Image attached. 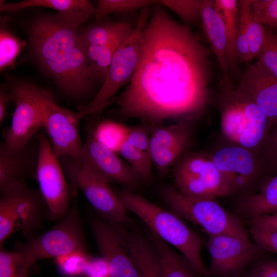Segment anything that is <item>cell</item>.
Returning <instances> with one entry per match:
<instances>
[{"instance_id":"43","label":"cell","mask_w":277,"mask_h":277,"mask_svg":"<svg viewBox=\"0 0 277 277\" xmlns=\"http://www.w3.org/2000/svg\"><path fill=\"white\" fill-rule=\"evenodd\" d=\"M241 277H277V259L256 261L248 267Z\"/></svg>"},{"instance_id":"14","label":"cell","mask_w":277,"mask_h":277,"mask_svg":"<svg viewBox=\"0 0 277 277\" xmlns=\"http://www.w3.org/2000/svg\"><path fill=\"white\" fill-rule=\"evenodd\" d=\"M80 25L60 13L36 18L31 27L30 44L41 65L61 51L86 43Z\"/></svg>"},{"instance_id":"1","label":"cell","mask_w":277,"mask_h":277,"mask_svg":"<svg viewBox=\"0 0 277 277\" xmlns=\"http://www.w3.org/2000/svg\"><path fill=\"white\" fill-rule=\"evenodd\" d=\"M154 6L142 31L136 70L118 100L119 111L151 124L187 121L209 102L210 52L187 25Z\"/></svg>"},{"instance_id":"13","label":"cell","mask_w":277,"mask_h":277,"mask_svg":"<svg viewBox=\"0 0 277 277\" xmlns=\"http://www.w3.org/2000/svg\"><path fill=\"white\" fill-rule=\"evenodd\" d=\"M205 245L210 256V277H241L262 250L248 235H210Z\"/></svg>"},{"instance_id":"8","label":"cell","mask_w":277,"mask_h":277,"mask_svg":"<svg viewBox=\"0 0 277 277\" xmlns=\"http://www.w3.org/2000/svg\"><path fill=\"white\" fill-rule=\"evenodd\" d=\"M32 264L74 251L88 252L82 222L75 202L66 216L47 231L19 246Z\"/></svg>"},{"instance_id":"23","label":"cell","mask_w":277,"mask_h":277,"mask_svg":"<svg viewBox=\"0 0 277 277\" xmlns=\"http://www.w3.org/2000/svg\"><path fill=\"white\" fill-rule=\"evenodd\" d=\"M138 268L140 277H163L159 254L149 238L125 227L115 225Z\"/></svg>"},{"instance_id":"24","label":"cell","mask_w":277,"mask_h":277,"mask_svg":"<svg viewBox=\"0 0 277 277\" xmlns=\"http://www.w3.org/2000/svg\"><path fill=\"white\" fill-rule=\"evenodd\" d=\"M1 1V12H15L20 9L42 7L55 9L59 13L80 25L94 15L96 7L86 0H25L14 3Z\"/></svg>"},{"instance_id":"10","label":"cell","mask_w":277,"mask_h":277,"mask_svg":"<svg viewBox=\"0 0 277 277\" xmlns=\"http://www.w3.org/2000/svg\"><path fill=\"white\" fill-rule=\"evenodd\" d=\"M150 12L149 7L141 9L133 32L115 52L102 86L92 101L83 107L82 111L96 112L103 108L109 104L111 97L131 80L139 60L142 31Z\"/></svg>"},{"instance_id":"7","label":"cell","mask_w":277,"mask_h":277,"mask_svg":"<svg viewBox=\"0 0 277 277\" xmlns=\"http://www.w3.org/2000/svg\"><path fill=\"white\" fill-rule=\"evenodd\" d=\"M58 158L66 177L81 190L100 217L123 227L132 223L127 209L107 182L73 157L63 155Z\"/></svg>"},{"instance_id":"38","label":"cell","mask_w":277,"mask_h":277,"mask_svg":"<svg viewBox=\"0 0 277 277\" xmlns=\"http://www.w3.org/2000/svg\"><path fill=\"white\" fill-rule=\"evenodd\" d=\"M26 259L25 252L19 247L9 251L0 247V277H15Z\"/></svg>"},{"instance_id":"45","label":"cell","mask_w":277,"mask_h":277,"mask_svg":"<svg viewBox=\"0 0 277 277\" xmlns=\"http://www.w3.org/2000/svg\"><path fill=\"white\" fill-rule=\"evenodd\" d=\"M84 275L86 277H110L108 265L103 258L90 256L86 266Z\"/></svg>"},{"instance_id":"20","label":"cell","mask_w":277,"mask_h":277,"mask_svg":"<svg viewBox=\"0 0 277 277\" xmlns=\"http://www.w3.org/2000/svg\"><path fill=\"white\" fill-rule=\"evenodd\" d=\"M39 143L35 135L22 147L13 149L0 144V190L13 184L36 179Z\"/></svg>"},{"instance_id":"34","label":"cell","mask_w":277,"mask_h":277,"mask_svg":"<svg viewBox=\"0 0 277 277\" xmlns=\"http://www.w3.org/2000/svg\"><path fill=\"white\" fill-rule=\"evenodd\" d=\"M26 42L8 30H0V69L11 66L25 46Z\"/></svg>"},{"instance_id":"22","label":"cell","mask_w":277,"mask_h":277,"mask_svg":"<svg viewBox=\"0 0 277 277\" xmlns=\"http://www.w3.org/2000/svg\"><path fill=\"white\" fill-rule=\"evenodd\" d=\"M200 18L205 35L221 71L225 90H232L225 26L215 1L201 0Z\"/></svg>"},{"instance_id":"48","label":"cell","mask_w":277,"mask_h":277,"mask_svg":"<svg viewBox=\"0 0 277 277\" xmlns=\"http://www.w3.org/2000/svg\"><path fill=\"white\" fill-rule=\"evenodd\" d=\"M32 264L26 260L15 277H28V270Z\"/></svg>"},{"instance_id":"47","label":"cell","mask_w":277,"mask_h":277,"mask_svg":"<svg viewBox=\"0 0 277 277\" xmlns=\"http://www.w3.org/2000/svg\"><path fill=\"white\" fill-rule=\"evenodd\" d=\"M11 100L9 93H6L3 90L0 92V124L3 122L6 114L7 108L9 101Z\"/></svg>"},{"instance_id":"33","label":"cell","mask_w":277,"mask_h":277,"mask_svg":"<svg viewBox=\"0 0 277 277\" xmlns=\"http://www.w3.org/2000/svg\"><path fill=\"white\" fill-rule=\"evenodd\" d=\"M154 0H99L96 7L95 17L100 21L106 15L115 13H123L142 9L157 5Z\"/></svg>"},{"instance_id":"46","label":"cell","mask_w":277,"mask_h":277,"mask_svg":"<svg viewBox=\"0 0 277 277\" xmlns=\"http://www.w3.org/2000/svg\"><path fill=\"white\" fill-rule=\"evenodd\" d=\"M251 222L266 226L277 230V213L251 218Z\"/></svg>"},{"instance_id":"12","label":"cell","mask_w":277,"mask_h":277,"mask_svg":"<svg viewBox=\"0 0 277 277\" xmlns=\"http://www.w3.org/2000/svg\"><path fill=\"white\" fill-rule=\"evenodd\" d=\"M92 112V110L74 112L62 107L47 90L42 104V128L56 156L69 155L77 159L83 145L80 136V120L85 114Z\"/></svg>"},{"instance_id":"3","label":"cell","mask_w":277,"mask_h":277,"mask_svg":"<svg viewBox=\"0 0 277 277\" xmlns=\"http://www.w3.org/2000/svg\"><path fill=\"white\" fill-rule=\"evenodd\" d=\"M0 191V247L17 231L27 240L36 235L48 219V206L39 189L30 188L24 182Z\"/></svg>"},{"instance_id":"2","label":"cell","mask_w":277,"mask_h":277,"mask_svg":"<svg viewBox=\"0 0 277 277\" xmlns=\"http://www.w3.org/2000/svg\"><path fill=\"white\" fill-rule=\"evenodd\" d=\"M115 193L127 210L137 215L162 240L178 249L200 276L210 277L201 254L206 243L181 217L129 190Z\"/></svg>"},{"instance_id":"40","label":"cell","mask_w":277,"mask_h":277,"mask_svg":"<svg viewBox=\"0 0 277 277\" xmlns=\"http://www.w3.org/2000/svg\"><path fill=\"white\" fill-rule=\"evenodd\" d=\"M250 232L260 248L277 254V230L251 222Z\"/></svg>"},{"instance_id":"17","label":"cell","mask_w":277,"mask_h":277,"mask_svg":"<svg viewBox=\"0 0 277 277\" xmlns=\"http://www.w3.org/2000/svg\"><path fill=\"white\" fill-rule=\"evenodd\" d=\"M91 229L99 251L109 269L110 277H140L137 265L115 225L92 216Z\"/></svg>"},{"instance_id":"30","label":"cell","mask_w":277,"mask_h":277,"mask_svg":"<svg viewBox=\"0 0 277 277\" xmlns=\"http://www.w3.org/2000/svg\"><path fill=\"white\" fill-rule=\"evenodd\" d=\"M238 1V14L245 23L249 39L250 59L257 58L264 46L266 30L254 17L251 10L252 0Z\"/></svg>"},{"instance_id":"49","label":"cell","mask_w":277,"mask_h":277,"mask_svg":"<svg viewBox=\"0 0 277 277\" xmlns=\"http://www.w3.org/2000/svg\"><path fill=\"white\" fill-rule=\"evenodd\" d=\"M275 37L277 39V34H274Z\"/></svg>"},{"instance_id":"37","label":"cell","mask_w":277,"mask_h":277,"mask_svg":"<svg viewBox=\"0 0 277 277\" xmlns=\"http://www.w3.org/2000/svg\"><path fill=\"white\" fill-rule=\"evenodd\" d=\"M266 36L263 48L257 57L256 62L269 74L277 79V39L270 30Z\"/></svg>"},{"instance_id":"27","label":"cell","mask_w":277,"mask_h":277,"mask_svg":"<svg viewBox=\"0 0 277 277\" xmlns=\"http://www.w3.org/2000/svg\"><path fill=\"white\" fill-rule=\"evenodd\" d=\"M135 25L126 21L98 23L82 31L87 45L105 46L115 40L129 37Z\"/></svg>"},{"instance_id":"39","label":"cell","mask_w":277,"mask_h":277,"mask_svg":"<svg viewBox=\"0 0 277 277\" xmlns=\"http://www.w3.org/2000/svg\"><path fill=\"white\" fill-rule=\"evenodd\" d=\"M251 10L261 24L277 28V0H252Z\"/></svg>"},{"instance_id":"9","label":"cell","mask_w":277,"mask_h":277,"mask_svg":"<svg viewBox=\"0 0 277 277\" xmlns=\"http://www.w3.org/2000/svg\"><path fill=\"white\" fill-rule=\"evenodd\" d=\"M35 135L39 143L35 179L48 206V219L58 222L71 208V191L59 158L54 153L47 135L41 131Z\"/></svg>"},{"instance_id":"31","label":"cell","mask_w":277,"mask_h":277,"mask_svg":"<svg viewBox=\"0 0 277 277\" xmlns=\"http://www.w3.org/2000/svg\"><path fill=\"white\" fill-rule=\"evenodd\" d=\"M128 126L111 121L100 123L93 131L96 139L112 151L118 153L126 141Z\"/></svg>"},{"instance_id":"32","label":"cell","mask_w":277,"mask_h":277,"mask_svg":"<svg viewBox=\"0 0 277 277\" xmlns=\"http://www.w3.org/2000/svg\"><path fill=\"white\" fill-rule=\"evenodd\" d=\"M126 161L141 183L153 180L152 161L149 153L138 150L125 142L118 153Z\"/></svg>"},{"instance_id":"16","label":"cell","mask_w":277,"mask_h":277,"mask_svg":"<svg viewBox=\"0 0 277 277\" xmlns=\"http://www.w3.org/2000/svg\"><path fill=\"white\" fill-rule=\"evenodd\" d=\"M76 160L108 183H117L129 188H137L141 183L128 163L99 142L93 131L88 133Z\"/></svg>"},{"instance_id":"44","label":"cell","mask_w":277,"mask_h":277,"mask_svg":"<svg viewBox=\"0 0 277 277\" xmlns=\"http://www.w3.org/2000/svg\"><path fill=\"white\" fill-rule=\"evenodd\" d=\"M236 54L238 64L251 61L250 45L246 28L243 18L239 14L236 37Z\"/></svg>"},{"instance_id":"41","label":"cell","mask_w":277,"mask_h":277,"mask_svg":"<svg viewBox=\"0 0 277 277\" xmlns=\"http://www.w3.org/2000/svg\"><path fill=\"white\" fill-rule=\"evenodd\" d=\"M261 147L263 162L277 173V124L268 131Z\"/></svg>"},{"instance_id":"11","label":"cell","mask_w":277,"mask_h":277,"mask_svg":"<svg viewBox=\"0 0 277 277\" xmlns=\"http://www.w3.org/2000/svg\"><path fill=\"white\" fill-rule=\"evenodd\" d=\"M46 92L33 84L21 83L9 93L15 110L3 142L8 147H22L42 128V104Z\"/></svg>"},{"instance_id":"15","label":"cell","mask_w":277,"mask_h":277,"mask_svg":"<svg viewBox=\"0 0 277 277\" xmlns=\"http://www.w3.org/2000/svg\"><path fill=\"white\" fill-rule=\"evenodd\" d=\"M68 95L80 97L91 89L93 80L86 43L63 50L40 65Z\"/></svg>"},{"instance_id":"36","label":"cell","mask_w":277,"mask_h":277,"mask_svg":"<svg viewBox=\"0 0 277 277\" xmlns=\"http://www.w3.org/2000/svg\"><path fill=\"white\" fill-rule=\"evenodd\" d=\"M90 258L88 252L74 251L54 259L56 265L64 275L77 277L84 275Z\"/></svg>"},{"instance_id":"21","label":"cell","mask_w":277,"mask_h":277,"mask_svg":"<svg viewBox=\"0 0 277 277\" xmlns=\"http://www.w3.org/2000/svg\"><path fill=\"white\" fill-rule=\"evenodd\" d=\"M210 156L236 190L246 187L259 174V161L254 151L245 147L235 145L226 146Z\"/></svg>"},{"instance_id":"4","label":"cell","mask_w":277,"mask_h":277,"mask_svg":"<svg viewBox=\"0 0 277 277\" xmlns=\"http://www.w3.org/2000/svg\"><path fill=\"white\" fill-rule=\"evenodd\" d=\"M161 194L171 211L188 220L209 236L248 235L241 220L214 200L191 199L170 186L163 187Z\"/></svg>"},{"instance_id":"5","label":"cell","mask_w":277,"mask_h":277,"mask_svg":"<svg viewBox=\"0 0 277 277\" xmlns=\"http://www.w3.org/2000/svg\"><path fill=\"white\" fill-rule=\"evenodd\" d=\"M221 111V131L235 145L254 151L267 134L268 120L256 105L235 89L226 91Z\"/></svg>"},{"instance_id":"25","label":"cell","mask_w":277,"mask_h":277,"mask_svg":"<svg viewBox=\"0 0 277 277\" xmlns=\"http://www.w3.org/2000/svg\"><path fill=\"white\" fill-rule=\"evenodd\" d=\"M148 235L159 254L163 277H200L183 255L172 250L169 244L149 229Z\"/></svg>"},{"instance_id":"35","label":"cell","mask_w":277,"mask_h":277,"mask_svg":"<svg viewBox=\"0 0 277 277\" xmlns=\"http://www.w3.org/2000/svg\"><path fill=\"white\" fill-rule=\"evenodd\" d=\"M201 0H159L157 5L166 7L188 24H201Z\"/></svg>"},{"instance_id":"26","label":"cell","mask_w":277,"mask_h":277,"mask_svg":"<svg viewBox=\"0 0 277 277\" xmlns=\"http://www.w3.org/2000/svg\"><path fill=\"white\" fill-rule=\"evenodd\" d=\"M240 208L251 218L277 213V174L267 181L259 192L244 200Z\"/></svg>"},{"instance_id":"19","label":"cell","mask_w":277,"mask_h":277,"mask_svg":"<svg viewBox=\"0 0 277 277\" xmlns=\"http://www.w3.org/2000/svg\"><path fill=\"white\" fill-rule=\"evenodd\" d=\"M234 89L249 98L265 115L267 132L277 124V79L256 62L246 68Z\"/></svg>"},{"instance_id":"42","label":"cell","mask_w":277,"mask_h":277,"mask_svg":"<svg viewBox=\"0 0 277 277\" xmlns=\"http://www.w3.org/2000/svg\"><path fill=\"white\" fill-rule=\"evenodd\" d=\"M151 126L144 125L128 126L126 142L135 148L149 153Z\"/></svg>"},{"instance_id":"18","label":"cell","mask_w":277,"mask_h":277,"mask_svg":"<svg viewBox=\"0 0 277 277\" xmlns=\"http://www.w3.org/2000/svg\"><path fill=\"white\" fill-rule=\"evenodd\" d=\"M191 131L187 121L165 126L152 124L149 153L159 174L164 175L188 146Z\"/></svg>"},{"instance_id":"29","label":"cell","mask_w":277,"mask_h":277,"mask_svg":"<svg viewBox=\"0 0 277 277\" xmlns=\"http://www.w3.org/2000/svg\"><path fill=\"white\" fill-rule=\"evenodd\" d=\"M223 17L227 41V53L230 72L236 68V37L238 29V1L215 0Z\"/></svg>"},{"instance_id":"28","label":"cell","mask_w":277,"mask_h":277,"mask_svg":"<svg viewBox=\"0 0 277 277\" xmlns=\"http://www.w3.org/2000/svg\"><path fill=\"white\" fill-rule=\"evenodd\" d=\"M128 37L118 39L105 46L87 45L89 68L94 80L104 83L115 52Z\"/></svg>"},{"instance_id":"6","label":"cell","mask_w":277,"mask_h":277,"mask_svg":"<svg viewBox=\"0 0 277 277\" xmlns=\"http://www.w3.org/2000/svg\"><path fill=\"white\" fill-rule=\"evenodd\" d=\"M173 176L176 188L193 199L214 200L236 191L210 155L192 153L185 155L177 164Z\"/></svg>"}]
</instances>
